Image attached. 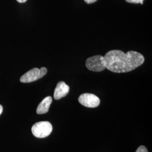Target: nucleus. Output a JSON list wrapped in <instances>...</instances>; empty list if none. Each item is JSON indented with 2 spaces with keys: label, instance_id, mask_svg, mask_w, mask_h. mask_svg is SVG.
Listing matches in <instances>:
<instances>
[{
  "label": "nucleus",
  "instance_id": "nucleus-12",
  "mask_svg": "<svg viewBox=\"0 0 152 152\" xmlns=\"http://www.w3.org/2000/svg\"><path fill=\"white\" fill-rule=\"evenodd\" d=\"M2 111H3V107L1 105H0V115L2 113Z\"/></svg>",
  "mask_w": 152,
  "mask_h": 152
},
{
  "label": "nucleus",
  "instance_id": "nucleus-2",
  "mask_svg": "<svg viewBox=\"0 0 152 152\" xmlns=\"http://www.w3.org/2000/svg\"><path fill=\"white\" fill-rule=\"evenodd\" d=\"M53 131V126L48 121L39 122L33 125V135L38 138H45L50 135Z\"/></svg>",
  "mask_w": 152,
  "mask_h": 152
},
{
  "label": "nucleus",
  "instance_id": "nucleus-5",
  "mask_svg": "<svg viewBox=\"0 0 152 152\" xmlns=\"http://www.w3.org/2000/svg\"><path fill=\"white\" fill-rule=\"evenodd\" d=\"M80 103L87 108H96L99 105L100 100L94 94L85 93L81 95L78 98Z\"/></svg>",
  "mask_w": 152,
  "mask_h": 152
},
{
  "label": "nucleus",
  "instance_id": "nucleus-7",
  "mask_svg": "<svg viewBox=\"0 0 152 152\" xmlns=\"http://www.w3.org/2000/svg\"><path fill=\"white\" fill-rule=\"evenodd\" d=\"M53 99L51 96H47L38 105L36 112L38 114L46 113L49 111V108L52 103Z\"/></svg>",
  "mask_w": 152,
  "mask_h": 152
},
{
  "label": "nucleus",
  "instance_id": "nucleus-8",
  "mask_svg": "<svg viewBox=\"0 0 152 152\" xmlns=\"http://www.w3.org/2000/svg\"><path fill=\"white\" fill-rule=\"evenodd\" d=\"M125 1L129 3L141 4V5L143 4V1H144V0H125Z\"/></svg>",
  "mask_w": 152,
  "mask_h": 152
},
{
  "label": "nucleus",
  "instance_id": "nucleus-10",
  "mask_svg": "<svg viewBox=\"0 0 152 152\" xmlns=\"http://www.w3.org/2000/svg\"><path fill=\"white\" fill-rule=\"evenodd\" d=\"M85 1V2L86 3V4H92V3H94V2H95L96 1H98V0H84Z\"/></svg>",
  "mask_w": 152,
  "mask_h": 152
},
{
  "label": "nucleus",
  "instance_id": "nucleus-4",
  "mask_svg": "<svg viewBox=\"0 0 152 152\" xmlns=\"http://www.w3.org/2000/svg\"><path fill=\"white\" fill-rule=\"evenodd\" d=\"M86 66L90 71L102 72L106 69L104 58L102 55H95L90 57L86 61Z\"/></svg>",
  "mask_w": 152,
  "mask_h": 152
},
{
  "label": "nucleus",
  "instance_id": "nucleus-1",
  "mask_svg": "<svg viewBox=\"0 0 152 152\" xmlns=\"http://www.w3.org/2000/svg\"><path fill=\"white\" fill-rule=\"evenodd\" d=\"M107 69L114 73H127L142 65L145 59L140 53L130 51L127 53L121 50H111L104 56Z\"/></svg>",
  "mask_w": 152,
  "mask_h": 152
},
{
  "label": "nucleus",
  "instance_id": "nucleus-11",
  "mask_svg": "<svg viewBox=\"0 0 152 152\" xmlns=\"http://www.w3.org/2000/svg\"><path fill=\"white\" fill-rule=\"evenodd\" d=\"M18 2H20V3H24L26 2L27 0H16Z\"/></svg>",
  "mask_w": 152,
  "mask_h": 152
},
{
  "label": "nucleus",
  "instance_id": "nucleus-3",
  "mask_svg": "<svg viewBox=\"0 0 152 152\" xmlns=\"http://www.w3.org/2000/svg\"><path fill=\"white\" fill-rule=\"evenodd\" d=\"M47 72L48 69L45 67H42L41 69L34 68L23 75L21 77L20 81L23 83L36 81L45 76Z\"/></svg>",
  "mask_w": 152,
  "mask_h": 152
},
{
  "label": "nucleus",
  "instance_id": "nucleus-6",
  "mask_svg": "<svg viewBox=\"0 0 152 152\" xmlns=\"http://www.w3.org/2000/svg\"><path fill=\"white\" fill-rule=\"evenodd\" d=\"M69 87L66 85L64 82L60 81L58 82L55 88L54 94V97L55 100H59L69 93Z\"/></svg>",
  "mask_w": 152,
  "mask_h": 152
},
{
  "label": "nucleus",
  "instance_id": "nucleus-9",
  "mask_svg": "<svg viewBox=\"0 0 152 152\" xmlns=\"http://www.w3.org/2000/svg\"><path fill=\"white\" fill-rule=\"evenodd\" d=\"M136 152H148L147 148L144 146H140L137 148Z\"/></svg>",
  "mask_w": 152,
  "mask_h": 152
}]
</instances>
